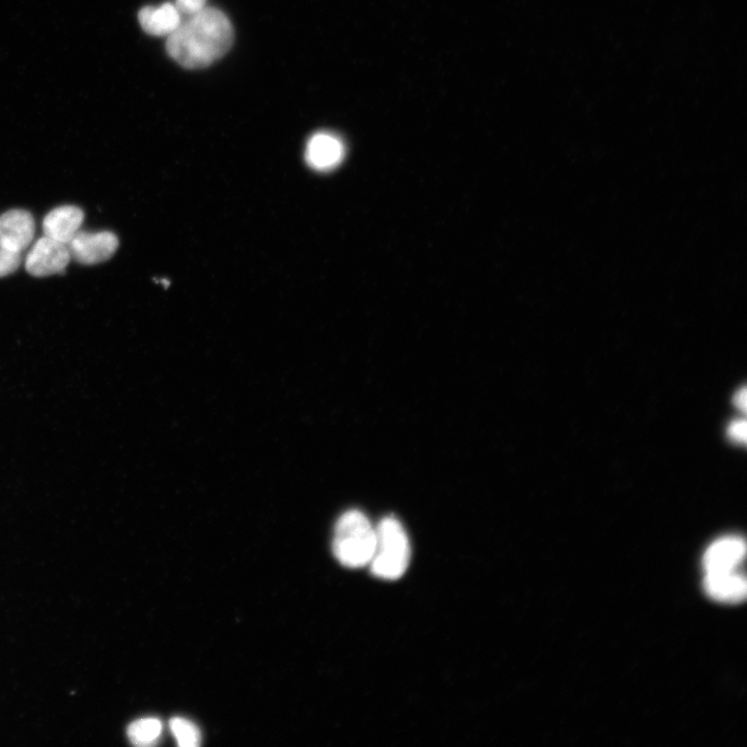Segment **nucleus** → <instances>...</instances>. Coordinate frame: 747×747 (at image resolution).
Here are the masks:
<instances>
[{
    "instance_id": "nucleus-1",
    "label": "nucleus",
    "mask_w": 747,
    "mask_h": 747,
    "mask_svg": "<svg viewBox=\"0 0 747 747\" xmlns=\"http://www.w3.org/2000/svg\"><path fill=\"white\" fill-rule=\"evenodd\" d=\"M234 30L228 16L215 8H204L188 16L168 37L170 57L187 69H201L223 58L231 49Z\"/></svg>"
},
{
    "instance_id": "nucleus-13",
    "label": "nucleus",
    "mask_w": 747,
    "mask_h": 747,
    "mask_svg": "<svg viewBox=\"0 0 747 747\" xmlns=\"http://www.w3.org/2000/svg\"><path fill=\"white\" fill-rule=\"evenodd\" d=\"M173 735L182 747H196L201 743V732L195 724L182 717H175L170 722Z\"/></svg>"
},
{
    "instance_id": "nucleus-14",
    "label": "nucleus",
    "mask_w": 747,
    "mask_h": 747,
    "mask_svg": "<svg viewBox=\"0 0 747 747\" xmlns=\"http://www.w3.org/2000/svg\"><path fill=\"white\" fill-rule=\"evenodd\" d=\"M22 262L21 253L9 251L0 246V278H5L14 273Z\"/></svg>"
},
{
    "instance_id": "nucleus-7",
    "label": "nucleus",
    "mask_w": 747,
    "mask_h": 747,
    "mask_svg": "<svg viewBox=\"0 0 747 747\" xmlns=\"http://www.w3.org/2000/svg\"><path fill=\"white\" fill-rule=\"evenodd\" d=\"M345 155V145L335 134L319 132L314 134L308 142L306 159L315 171L329 172L338 168Z\"/></svg>"
},
{
    "instance_id": "nucleus-10",
    "label": "nucleus",
    "mask_w": 747,
    "mask_h": 747,
    "mask_svg": "<svg viewBox=\"0 0 747 747\" xmlns=\"http://www.w3.org/2000/svg\"><path fill=\"white\" fill-rule=\"evenodd\" d=\"M181 14L175 5L165 3L158 7H145L138 13L142 29L149 35L169 37L182 22Z\"/></svg>"
},
{
    "instance_id": "nucleus-16",
    "label": "nucleus",
    "mask_w": 747,
    "mask_h": 747,
    "mask_svg": "<svg viewBox=\"0 0 747 747\" xmlns=\"http://www.w3.org/2000/svg\"><path fill=\"white\" fill-rule=\"evenodd\" d=\"M728 435L732 440L739 442V444H745L746 422L744 420L732 422L728 428Z\"/></svg>"
},
{
    "instance_id": "nucleus-11",
    "label": "nucleus",
    "mask_w": 747,
    "mask_h": 747,
    "mask_svg": "<svg viewBox=\"0 0 747 747\" xmlns=\"http://www.w3.org/2000/svg\"><path fill=\"white\" fill-rule=\"evenodd\" d=\"M706 594L716 601L737 604L746 598V581L734 572L708 573L704 581Z\"/></svg>"
},
{
    "instance_id": "nucleus-4",
    "label": "nucleus",
    "mask_w": 747,
    "mask_h": 747,
    "mask_svg": "<svg viewBox=\"0 0 747 747\" xmlns=\"http://www.w3.org/2000/svg\"><path fill=\"white\" fill-rule=\"evenodd\" d=\"M71 259L82 265H96L112 258L119 247V239L112 232L79 231L67 244Z\"/></svg>"
},
{
    "instance_id": "nucleus-17",
    "label": "nucleus",
    "mask_w": 747,
    "mask_h": 747,
    "mask_svg": "<svg viewBox=\"0 0 747 747\" xmlns=\"http://www.w3.org/2000/svg\"><path fill=\"white\" fill-rule=\"evenodd\" d=\"M734 403L737 408L745 412L746 410V390L745 387L741 389L734 397Z\"/></svg>"
},
{
    "instance_id": "nucleus-9",
    "label": "nucleus",
    "mask_w": 747,
    "mask_h": 747,
    "mask_svg": "<svg viewBox=\"0 0 747 747\" xmlns=\"http://www.w3.org/2000/svg\"><path fill=\"white\" fill-rule=\"evenodd\" d=\"M746 545L739 538H726L713 543L705 553L703 566L706 573L734 572L743 561Z\"/></svg>"
},
{
    "instance_id": "nucleus-8",
    "label": "nucleus",
    "mask_w": 747,
    "mask_h": 747,
    "mask_svg": "<svg viewBox=\"0 0 747 747\" xmlns=\"http://www.w3.org/2000/svg\"><path fill=\"white\" fill-rule=\"evenodd\" d=\"M85 213L76 206L66 205L51 210L43 220L45 236L68 244L80 231Z\"/></svg>"
},
{
    "instance_id": "nucleus-2",
    "label": "nucleus",
    "mask_w": 747,
    "mask_h": 747,
    "mask_svg": "<svg viewBox=\"0 0 747 747\" xmlns=\"http://www.w3.org/2000/svg\"><path fill=\"white\" fill-rule=\"evenodd\" d=\"M375 546L376 529L364 513L350 510L340 517L332 549L343 566L351 569L369 566Z\"/></svg>"
},
{
    "instance_id": "nucleus-12",
    "label": "nucleus",
    "mask_w": 747,
    "mask_h": 747,
    "mask_svg": "<svg viewBox=\"0 0 747 747\" xmlns=\"http://www.w3.org/2000/svg\"><path fill=\"white\" fill-rule=\"evenodd\" d=\"M162 732V724L157 718H142L132 723L127 730L130 741L137 746L154 745Z\"/></svg>"
},
{
    "instance_id": "nucleus-15",
    "label": "nucleus",
    "mask_w": 747,
    "mask_h": 747,
    "mask_svg": "<svg viewBox=\"0 0 747 747\" xmlns=\"http://www.w3.org/2000/svg\"><path fill=\"white\" fill-rule=\"evenodd\" d=\"M207 0H176V8L186 17L197 14L206 8Z\"/></svg>"
},
{
    "instance_id": "nucleus-3",
    "label": "nucleus",
    "mask_w": 747,
    "mask_h": 747,
    "mask_svg": "<svg viewBox=\"0 0 747 747\" xmlns=\"http://www.w3.org/2000/svg\"><path fill=\"white\" fill-rule=\"evenodd\" d=\"M410 558V543L403 525L395 517H385L376 528L371 572L380 579L397 580L407 571Z\"/></svg>"
},
{
    "instance_id": "nucleus-5",
    "label": "nucleus",
    "mask_w": 747,
    "mask_h": 747,
    "mask_svg": "<svg viewBox=\"0 0 747 747\" xmlns=\"http://www.w3.org/2000/svg\"><path fill=\"white\" fill-rule=\"evenodd\" d=\"M66 244L47 236L40 238L26 257L25 268L35 278L65 273L71 261Z\"/></svg>"
},
{
    "instance_id": "nucleus-6",
    "label": "nucleus",
    "mask_w": 747,
    "mask_h": 747,
    "mask_svg": "<svg viewBox=\"0 0 747 747\" xmlns=\"http://www.w3.org/2000/svg\"><path fill=\"white\" fill-rule=\"evenodd\" d=\"M36 225L29 211L13 209L0 216V246L21 253L35 237Z\"/></svg>"
}]
</instances>
